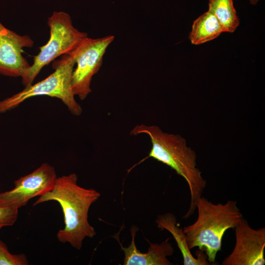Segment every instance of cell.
Returning a JSON list of instances; mask_svg holds the SVG:
<instances>
[{
  "label": "cell",
  "mask_w": 265,
  "mask_h": 265,
  "mask_svg": "<svg viewBox=\"0 0 265 265\" xmlns=\"http://www.w3.org/2000/svg\"><path fill=\"white\" fill-rule=\"evenodd\" d=\"M114 39L111 35L97 38L87 36L69 54L77 64L72 75V89L80 100L85 99L91 93L92 77L99 71L103 56Z\"/></svg>",
  "instance_id": "cell-6"
},
{
  "label": "cell",
  "mask_w": 265,
  "mask_h": 265,
  "mask_svg": "<svg viewBox=\"0 0 265 265\" xmlns=\"http://www.w3.org/2000/svg\"><path fill=\"white\" fill-rule=\"evenodd\" d=\"M18 217V209L0 207V225L12 226L16 222Z\"/></svg>",
  "instance_id": "cell-15"
},
{
  "label": "cell",
  "mask_w": 265,
  "mask_h": 265,
  "mask_svg": "<svg viewBox=\"0 0 265 265\" xmlns=\"http://www.w3.org/2000/svg\"><path fill=\"white\" fill-rule=\"evenodd\" d=\"M146 134L152 148L147 158H152L169 166L186 182L190 203L184 218H189L196 210L197 200L202 196L206 181L196 167L195 152L186 145V140L178 134L163 132L158 126L137 125L130 132L132 135Z\"/></svg>",
  "instance_id": "cell-2"
},
{
  "label": "cell",
  "mask_w": 265,
  "mask_h": 265,
  "mask_svg": "<svg viewBox=\"0 0 265 265\" xmlns=\"http://www.w3.org/2000/svg\"><path fill=\"white\" fill-rule=\"evenodd\" d=\"M156 223L158 228L168 231L173 236L181 251L184 265H210L204 251L198 249L195 257L189 248L186 237L177 223L176 216L171 212H167L159 215Z\"/></svg>",
  "instance_id": "cell-11"
},
{
  "label": "cell",
  "mask_w": 265,
  "mask_h": 265,
  "mask_svg": "<svg viewBox=\"0 0 265 265\" xmlns=\"http://www.w3.org/2000/svg\"><path fill=\"white\" fill-rule=\"evenodd\" d=\"M196 209V221L183 228L189 248L198 247L204 251L212 265H216V257L221 250L225 233L234 228L243 215L237 201L232 200L225 204H214L202 196L197 200Z\"/></svg>",
  "instance_id": "cell-3"
},
{
  "label": "cell",
  "mask_w": 265,
  "mask_h": 265,
  "mask_svg": "<svg viewBox=\"0 0 265 265\" xmlns=\"http://www.w3.org/2000/svg\"><path fill=\"white\" fill-rule=\"evenodd\" d=\"M78 180L74 173L57 177L53 188L39 196L33 205L50 201L57 202L62 209L64 223V228L57 233V238L61 243H69L80 250L85 238H92L96 235L94 228L88 222V212L101 194L93 188L80 186Z\"/></svg>",
  "instance_id": "cell-1"
},
{
  "label": "cell",
  "mask_w": 265,
  "mask_h": 265,
  "mask_svg": "<svg viewBox=\"0 0 265 265\" xmlns=\"http://www.w3.org/2000/svg\"><path fill=\"white\" fill-rule=\"evenodd\" d=\"M259 0H249L250 4L252 5H256Z\"/></svg>",
  "instance_id": "cell-16"
},
{
  "label": "cell",
  "mask_w": 265,
  "mask_h": 265,
  "mask_svg": "<svg viewBox=\"0 0 265 265\" xmlns=\"http://www.w3.org/2000/svg\"><path fill=\"white\" fill-rule=\"evenodd\" d=\"M55 63L54 71L47 78L0 101V113L15 108L30 98L48 96L61 100L73 115H80L82 109L76 101L72 89V75L75 60L72 55L64 54Z\"/></svg>",
  "instance_id": "cell-4"
},
{
  "label": "cell",
  "mask_w": 265,
  "mask_h": 265,
  "mask_svg": "<svg viewBox=\"0 0 265 265\" xmlns=\"http://www.w3.org/2000/svg\"><path fill=\"white\" fill-rule=\"evenodd\" d=\"M28 260L25 254H12L1 241L0 245V265H27Z\"/></svg>",
  "instance_id": "cell-14"
},
{
  "label": "cell",
  "mask_w": 265,
  "mask_h": 265,
  "mask_svg": "<svg viewBox=\"0 0 265 265\" xmlns=\"http://www.w3.org/2000/svg\"><path fill=\"white\" fill-rule=\"evenodd\" d=\"M234 229V247L221 265H264L265 228L253 229L243 217Z\"/></svg>",
  "instance_id": "cell-8"
},
{
  "label": "cell",
  "mask_w": 265,
  "mask_h": 265,
  "mask_svg": "<svg viewBox=\"0 0 265 265\" xmlns=\"http://www.w3.org/2000/svg\"><path fill=\"white\" fill-rule=\"evenodd\" d=\"M57 177L53 167L47 163L42 164L30 173L15 180L12 189L0 192V207L19 210L32 198L50 191Z\"/></svg>",
  "instance_id": "cell-7"
},
{
  "label": "cell",
  "mask_w": 265,
  "mask_h": 265,
  "mask_svg": "<svg viewBox=\"0 0 265 265\" xmlns=\"http://www.w3.org/2000/svg\"><path fill=\"white\" fill-rule=\"evenodd\" d=\"M2 227H3L2 226L0 225V229H1ZM1 241L0 240V244H1Z\"/></svg>",
  "instance_id": "cell-17"
},
{
  "label": "cell",
  "mask_w": 265,
  "mask_h": 265,
  "mask_svg": "<svg viewBox=\"0 0 265 265\" xmlns=\"http://www.w3.org/2000/svg\"><path fill=\"white\" fill-rule=\"evenodd\" d=\"M33 41L6 28L0 22V74L22 78L29 67L22 55L24 48H31Z\"/></svg>",
  "instance_id": "cell-9"
},
{
  "label": "cell",
  "mask_w": 265,
  "mask_h": 265,
  "mask_svg": "<svg viewBox=\"0 0 265 265\" xmlns=\"http://www.w3.org/2000/svg\"><path fill=\"white\" fill-rule=\"evenodd\" d=\"M50 28V39L46 44L40 48L39 53L34 56L33 63L30 65L22 78L25 86L32 82L42 69L61 55L70 54L87 34L75 28L70 16L63 11H54L48 18Z\"/></svg>",
  "instance_id": "cell-5"
},
{
  "label": "cell",
  "mask_w": 265,
  "mask_h": 265,
  "mask_svg": "<svg viewBox=\"0 0 265 265\" xmlns=\"http://www.w3.org/2000/svg\"><path fill=\"white\" fill-rule=\"evenodd\" d=\"M208 11L216 18L223 32L232 33L239 26L233 0H209Z\"/></svg>",
  "instance_id": "cell-13"
},
{
  "label": "cell",
  "mask_w": 265,
  "mask_h": 265,
  "mask_svg": "<svg viewBox=\"0 0 265 265\" xmlns=\"http://www.w3.org/2000/svg\"><path fill=\"white\" fill-rule=\"evenodd\" d=\"M138 228L133 226L131 228L132 240L128 247H124L119 241L124 253V265H172L167 257L171 256L174 248L167 238L161 243L150 242L147 252H141L135 243V238Z\"/></svg>",
  "instance_id": "cell-10"
},
{
  "label": "cell",
  "mask_w": 265,
  "mask_h": 265,
  "mask_svg": "<svg viewBox=\"0 0 265 265\" xmlns=\"http://www.w3.org/2000/svg\"><path fill=\"white\" fill-rule=\"evenodd\" d=\"M223 32L216 18L208 11L193 22L189 39L192 44L200 45L216 38Z\"/></svg>",
  "instance_id": "cell-12"
}]
</instances>
